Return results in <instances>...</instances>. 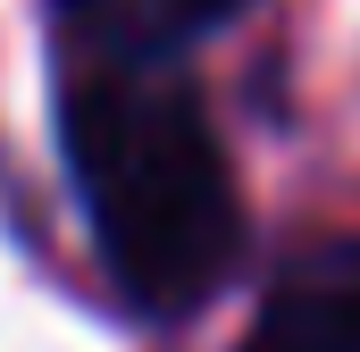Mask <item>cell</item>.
I'll use <instances>...</instances> for the list:
<instances>
[{
    "label": "cell",
    "instance_id": "7a4b0ae2",
    "mask_svg": "<svg viewBox=\"0 0 360 352\" xmlns=\"http://www.w3.org/2000/svg\"><path fill=\"white\" fill-rule=\"evenodd\" d=\"M243 352H360V235H327L276 268Z\"/></svg>",
    "mask_w": 360,
    "mask_h": 352
},
{
    "label": "cell",
    "instance_id": "6da1fadb",
    "mask_svg": "<svg viewBox=\"0 0 360 352\" xmlns=\"http://www.w3.org/2000/svg\"><path fill=\"white\" fill-rule=\"evenodd\" d=\"M59 143L117 294L151 319L201 310L243 252V201L201 101L160 68H92L59 109Z\"/></svg>",
    "mask_w": 360,
    "mask_h": 352
},
{
    "label": "cell",
    "instance_id": "3957f363",
    "mask_svg": "<svg viewBox=\"0 0 360 352\" xmlns=\"http://www.w3.org/2000/svg\"><path fill=\"white\" fill-rule=\"evenodd\" d=\"M243 0H59V17L92 51V68H168L184 42H201Z\"/></svg>",
    "mask_w": 360,
    "mask_h": 352
}]
</instances>
